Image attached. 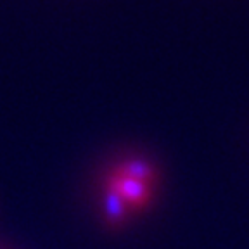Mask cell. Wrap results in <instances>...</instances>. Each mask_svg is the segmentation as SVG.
I'll list each match as a JSON object with an SVG mask.
<instances>
[{"instance_id":"cell-1","label":"cell","mask_w":249,"mask_h":249,"mask_svg":"<svg viewBox=\"0 0 249 249\" xmlns=\"http://www.w3.org/2000/svg\"><path fill=\"white\" fill-rule=\"evenodd\" d=\"M163 166L151 151L123 147L99 166L95 192L101 220L109 229H121L147 213L160 197Z\"/></svg>"}]
</instances>
